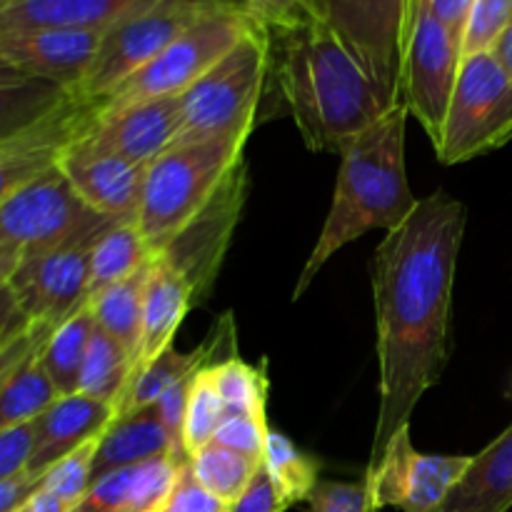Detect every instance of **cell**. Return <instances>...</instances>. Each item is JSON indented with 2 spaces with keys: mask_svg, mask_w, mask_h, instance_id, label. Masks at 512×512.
Listing matches in <instances>:
<instances>
[{
  "mask_svg": "<svg viewBox=\"0 0 512 512\" xmlns=\"http://www.w3.org/2000/svg\"><path fill=\"white\" fill-rule=\"evenodd\" d=\"M315 13L350 45L388 98L400 103L415 0H315Z\"/></svg>",
  "mask_w": 512,
  "mask_h": 512,
  "instance_id": "7c38bea8",
  "label": "cell"
},
{
  "mask_svg": "<svg viewBox=\"0 0 512 512\" xmlns=\"http://www.w3.org/2000/svg\"><path fill=\"white\" fill-rule=\"evenodd\" d=\"M145 168L118 155L65 150L58 170L93 213L110 220H135L143 198Z\"/></svg>",
  "mask_w": 512,
  "mask_h": 512,
  "instance_id": "2e32d148",
  "label": "cell"
},
{
  "mask_svg": "<svg viewBox=\"0 0 512 512\" xmlns=\"http://www.w3.org/2000/svg\"><path fill=\"white\" fill-rule=\"evenodd\" d=\"M113 420L115 408L103 400L88 398L83 393L58 398L38 418V448H35L33 463L25 473L45 475V470L53 468L58 460L73 453L75 448L85 445L88 440L100 438Z\"/></svg>",
  "mask_w": 512,
  "mask_h": 512,
  "instance_id": "d6986e66",
  "label": "cell"
},
{
  "mask_svg": "<svg viewBox=\"0 0 512 512\" xmlns=\"http://www.w3.org/2000/svg\"><path fill=\"white\" fill-rule=\"evenodd\" d=\"M220 8L240 5H223L213 0H163L153 8L118 20L103 33L93 68L75 93L85 100L108 98L123 80L158 58L175 38Z\"/></svg>",
  "mask_w": 512,
  "mask_h": 512,
  "instance_id": "9c48e42d",
  "label": "cell"
},
{
  "mask_svg": "<svg viewBox=\"0 0 512 512\" xmlns=\"http://www.w3.org/2000/svg\"><path fill=\"white\" fill-rule=\"evenodd\" d=\"M15 512H70V505H65L63 500L55 498L48 490H40L25 505H20Z\"/></svg>",
  "mask_w": 512,
  "mask_h": 512,
  "instance_id": "f6af8a7d",
  "label": "cell"
},
{
  "mask_svg": "<svg viewBox=\"0 0 512 512\" xmlns=\"http://www.w3.org/2000/svg\"><path fill=\"white\" fill-rule=\"evenodd\" d=\"M288 508L290 503L263 465L253 478V483H250V488L243 493V498L230 505V512H285Z\"/></svg>",
  "mask_w": 512,
  "mask_h": 512,
  "instance_id": "b9f144b4",
  "label": "cell"
},
{
  "mask_svg": "<svg viewBox=\"0 0 512 512\" xmlns=\"http://www.w3.org/2000/svg\"><path fill=\"white\" fill-rule=\"evenodd\" d=\"M165 455H175V448L168 430L160 423L158 408L150 405V408L133 410V413L115 418L100 435L93 480L103 478L113 470L148 463V460L165 458Z\"/></svg>",
  "mask_w": 512,
  "mask_h": 512,
  "instance_id": "44dd1931",
  "label": "cell"
},
{
  "mask_svg": "<svg viewBox=\"0 0 512 512\" xmlns=\"http://www.w3.org/2000/svg\"><path fill=\"white\" fill-rule=\"evenodd\" d=\"M133 370L135 360L130 358L128 350L115 343L100 325H95L88 355H85L83 370H80L78 393L110 403L118 415V403L128 390Z\"/></svg>",
  "mask_w": 512,
  "mask_h": 512,
  "instance_id": "484cf974",
  "label": "cell"
},
{
  "mask_svg": "<svg viewBox=\"0 0 512 512\" xmlns=\"http://www.w3.org/2000/svg\"><path fill=\"white\" fill-rule=\"evenodd\" d=\"M95 318L90 300H85L68 320L55 328L48 345L43 350V363L50 378L58 385L60 395L78 393L80 370H83L85 355H88L90 338H93Z\"/></svg>",
  "mask_w": 512,
  "mask_h": 512,
  "instance_id": "4316f807",
  "label": "cell"
},
{
  "mask_svg": "<svg viewBox=\"0 0 512 512\" xmlns=\"http://www.w3.org/2000/svg\"><path fill=\"white\" fill-rule=\"evenodd\" d=\"M263 465L290 505L310 500V495L320 485L318 458L300 450L288 435L278 433V430L268 433Z\"/></svg>",
  "mask_w": 512,
  "mask_h": 512,
  "instance_id": "f546056e",
  "label": "cell"
},
{
  "mask_svg": "<svg viewBox=\"0 0 512 512\" xmlns=\"http://www.w3.org/2000/svg\"><path fill=\"white\" fill-rule=\"evenodd\" d=\"M153 260V248L148 245L145 235L140 233L135 220H110L100 230L98 240H95L93 258H90L88 300L128 280L130 275L143 270Z\"/></svg>",
  "mask_w": 512,
  "mask_h": 512,
  "instance_id": "603a6c76",
  "label": "cell"
},
{
  "mask_svg": "<svg viewBox=\"0 0 512 512\" xmlns=\"http://www.w3.org/2000/svg\"><path fill=\"white\" fill-rule=\"evenodd\" d=\"M158 3L163 0H0V33L35 28L108 30L118 20ZM213 3L245 8V0Z\"/></svg>",
  "mask_w": 512,
  "mask_h": 512,
  "instance_id": "e0dca14e",
  "label": "cell"
},
{
  "mask_svg": "<svg viewBox=\"0 0 512 512\" xmlns=\"http://www.w3.org/2000/svg\"><path fill=\"white\" fill-rule=\"evenodd\" d=\"M243 150L245 140H210L165 150L145 168L135 223L155 255L213 200Z\"/></svg>",
  "mask_w": 512,
  "mask_h": 512,
  "instance_id": "5b68a950",
  "label": "cell"
},
{
  "mask_svg": "<svg viewBox=\"0 0 512 512\" xmlns=\"http://www.w3.org/2000/svg\"><path fill=\"white\" fill-rule=\"evenodd\" d=\"M263 468V460H255L250 455L230 450L225 445L213 443L203 445L198 453L190 455V470H193L195 480L223 500L225 505H233L243 498L245 490L250 488L258 470Z\"/></svg>",
  "mask_w": 512,
  "mask_h": 512,
  "instance_id": "83f0119b",
  "label": "cell"
},
{
  "mask_svg": "<svg viewBox=\"0 0 512 512\" xmlns=\"http://www.w3.org/2000/svg\"><path fill=\"white\" fill-rule=\"evenodd\" d=\"M105 30L35 28L0 33L5 73L75 90L95 63Z\"/></svg>",
  "mask_w": 512,
  "mask_h": 512,
  "instance_id": "5bb4252c",
  "label": "cell"
},
{
  "mask_svg": "<svg viewBox=\"0 0 512 512\" xmlns=\"http://www.w3.org/2000/svg\"><path fill=\"white\" fill-rule=\"evenodd\" d=\"M195 305L198 303H195L193 285L155 255L153 265H150L148 285H145L143 340H140V353L135 360L133 375L173 345L180 323Z\"/></svg>",
  "mask_w": 512,
  "mask_h": 512,
  "instance_id": "ffe728a7",
  "label": "cell"
},
{
  "mask_svg": "<svg viewBox=\"0 0 512 512\" xmlns=\"http://www.w3.org/2000/svg\"><path fill=\"white\" fill-rule=\"evenodd\" d=\"M213 383L218 388L225 413H245L265 418L268 405V375L263 368L243 363L240 358H230L225 363L210 365Z\"/></svg>",
  "mask_w": 512,
  "mask_h": 512,
  "instance_id": "4dcf8cb0",
  "label": "cell"
},
{
  "mask_svg": "<svg viewBox=\"0 0 512 512\" xmlns=\"http://www.w3.org/2000/svg\"><path fill=\"white\" fill-rule=\"evenodd\" d=\"M268 78L270 35L253 28L180 95V125L173 148L210 140H248Z\"/></svg>",
  "mask_w": 512,
  "mask_h": 512,
  "instance_id": "277c9868",
  "label": "cell"
},
{
  "mask_svg": "<svg viewBox=\"0 0 512 512\" xmlns=\"http://www.w3.org/2000/svg\"><path fill=\"white\" fill-rule=\"evenodd\" d=\"M178 125L180 95L123 105V108H105L100 103L98 118L73 148L88 150V153L118 155L130 163L150 165L165 150L173 148Z\"/></svg>",
  "mask_w": 512,
  "mask_h": 512,
  "instance_id": "9a60e30c",
  "label": "cell"
},
{
  "mask_svg": "<svg viewBox=\"0 0 512 512\" xmlns=\"http://www.w3.org/2000/svg\"><path fill=\"white\" fill-rule=\"evenodd\" d=\"M512 23V0H475L465 23L460 53L463 58L478 53H493L495 43Z\"/></svg>",
  "mask_w": 512,
  "mask_h": 512,
  "instance_id": "e575fe53",
  "label": "cell"
},
{
  "mask_svg": "<svg viewBox=\"0 0 512 512\" xmlns=\"http://www.w3.org/2000/svg\"><path fill=\"white\" fill-rule=\"evenodd\" d=\"M43 490V475L20 473L0 480V512H15Z\"/></svg>",
  "mask_w": 512,
  "mask_h": 512,
  "instance_id": "7bdbcfd3",
  "label": "cell"
},
{
  "mask_svg": "<svg viewBox=\"0 0 512 512\" xmlns=\"http://www.w3.org/2000/svg\"><path fill=\"white\" fill-rule=\"evenodd\" d=\"M258 25L245 8H220L175 38L158 58L130 75L100 103L105 108L145 103L158 98H178L193 88L213 65H218L245 35Z\"/></svg>",
  "mask_w": 512,
  "mask_h": 512,
  "instance_id": "52a82bcc",
  "label": "cell"
},
{
  "mask_svg": "<svg viewBox=\"0 0 512 512\" xmlns=\"http://www.w3.org/2000/svg\"><path fill=\"white\" fill-rule=\"evenodd\" d=\"M185 460L165 455L113 470L95 480L88 495L70 512H160Z\"/></svg>",
  "mask_w": 512,
  "mask_h": 512,
  "instance_id": "ac0fdd59",
  "label": "cell"
},
{
  "mask_svg": "<svg viewBox=\"0 0 512 512\" xmlns=\"http://www.w3.org/2000/svg\"><path fill=\"white\" fill-rule=\"evenodd\" d=\"M473 465V455L418 453L410 470L403 512H438Z\"/></svg>",
  "mask_w": 512,
  "mask_h": 512,
  "instance_id": "f1b7e54d",
  "label": "cell"
},
{
  "mask_svg": "<svg viewBox=\"0 0 512 512\" xmlns=\"http://www.w3.org/2000/svg\"><path fill=\"white\" fill-rule=\"evenodd\" d=\"M193 378L183 380V383H178L175 388H170L168 393L155 403V408H158V415H160V423H163L165 430H168L178 458H190V455L185 453L183 435H185V415H188L190 385H193Z\"/></svg>",
  "mask_w": 512,
  "mask_h": 512,
  "instance_id": "60d3db41",
  "label": "cell"
},
{
  "mask_svg": "<svg viewBox=\"0 0 512 512\" xmlns=\"http://www.w3.org/2000/svg\"><path fill=\"white\" fill-rule=\"evenodd\" d=\"M108 223L110 220H105L23 265L8 283H3V303L18 310L28 323L50 330L58 328L88 300L90 258L100 230Z\"/></svg>",
  "mask_w": 512,
  "mask_h": 512,
  "instance_id": "8fae6325",
  "label": "cell"
},
{
  "mask_svg": "<svg viewBox=\"0 0 512 512\" xmlns=\"http://www.w3.org/2000/svg\"><path fill=\"white\" fill-rule=\"evenodd\" d=\"M460 40L435 18L428 0L415 3L400 73V103L420 120L433 145L443 133L445 115L458 83Z\"/></svg>",
  "mask_w": 512,
  "mask_h": 512,
  "instance_id": "30bf717a",
  "label": "cell"
},
{
  "mask_svg": "<svg viewBox=\"0 0 512 512\" xmlns=\"http://www.w3.org/2000/svg\"><path fill=\"white\" fill-rule=\"evenodd\" d=\"M268 35L270 78L315 153L343 155L363 130L400 105L318 13Z\"/></svg>",
  "mask_w": 512,
  "mask_h": 512,
  "instance_id": "7a4b0ae2",
  "label": "cell"
},
{
  "mask_svg": "<svg viewBox=\"0 0 512 512\" xmlns=\"http://www.w3.org/2000/svg\"><path fill=\"white\" fill-rule=\"evenodd\" d=\"M512 140V78L493 53L463 58L435 153L443 165L465 163Z\"/></svg>",
  "mask_w": 512,
  "mask_h": 512,
  "instance_id": "ba28073f",
  "label": "cell"
},
{
  "mask_svg": "<svg viewBox=\"0 0 512 512\" xmlns=\"http://www.w3.org/2000/svg\"><path fill=\"white\" fill-rule=\"evenodd\" d=\"M408 115L403 103L395 105L378 123L363 130L340 155L333 205L308 263L300 270L293 300H300L320 268L340 248L363 238L370 230L390 233L415 213L420 198H415L410 190L405 170Z\"/></svg>",
  "mask_w": 512,
  "mask_h": 512,
  "instance_id": "3957f363",
  "label": "cell"
},
{
  "mask_svg": "<svg viewBox=\"0 0 512 512\" xmlns=\"http://www.w3.org/2000/svg\"><path fill=\"white\" fill-rule=\"evenodd\" d=\"M160 512H230V505L210 495L203 485L195 480L193 470H190V458L180 465V473L175 478L173 490H170L168 500H165Z\"/></svg>",
  "mask_w": 512,
  "mask_h": 512,
  "instance_id": "f35d334b",
  "label": "cell"
},
{
  "mask_svg": "<svg viewBox=\"0 0 512 512\" xmlns=\"http://www.w3.org/2000/svg\"><path fill=\"white\" fill-rule=\"evenodd\" d=\"M150 265L153 263H148L123 283L90 298L95 325H100L115 343L123 345L133 360H138L140 340H143V305Z\"/></svg>",
  "mask_w": 512,
  "mask_h": 512,
  "instance_id": "cb8c5ba5",
  "label": "cell"
},
{
  "mask_svg": "<svg viewBox=\"0 0 512 512\" xmlns=\"http://www.w3.org/2000/svg\"><path fill=\"white\" fill-rule=\"evenodd\" d=\"M415 3H418V0H415Z\"/></svg>",
  "mask_w": 512,
  "mask_h": 512,
  "instance_id": "7dc6e473",
  "label": "cell"
},
{
  "mask_svg": "<svg viewBox=\"0 0 512 512\" xmlns=\"http://www.w3.org/2000/svg\"><path fill=\"white\" fill-rule=\"evenodd\" d=\"M248 188V168L243 163L230 170L208 205L158 253L160 260L178 270L195 290V303L210 295L230 248Z\"/></svg>",
  "mask_w": 512,
  "mask_h": 512,
  "instance_id": "4fadbf2b",
  "label": "cell"
},
{
  "mask_svg": "<svg viewBox=\"0 0 512 512\" xmlns=\"http://www.w3.org/2000/svg\"><path fill=\"white\" fill-rule=\"evenodd\" d=\"M415 455H418V450L413 448L408 425V428H403L395 435L393 443H390L388 450L383 453V458H380L378 463L368 465L365 480L370 483L373 498L380 508H388V505L400 508V505H403Z\"/></svg>",
  "mask_w": 512,
  "mask_h": 512,
  "instance_id": "1f68e13d",
  "label": "cell"
},
{
  "mask_svg": "<svg viewBox=\"0 0 512 512\" xmlns=\"http://www.w3.org/2000/svg\"><path fill=\"white\" fill-rule=\"evenodd\" d=\"M40 423H15L8 428H0V480L13 478L25 473L33 463L35 448H38Z\"/></svg>",
  "mask_w": 512,
  "mask_h": 512,
  "instance_id": "74e56055",
  "label": "cell"
},
{
  "mask_svg": "<svg viewBox=\"0 0 512 512\" xmlns=\"http://www.w3.org/2000/svg\"><path fill=\"white\" fill-rule=\"evenodd\" d=\"M373 498L368 480L358 483H333V480H320L315 493L308 500V512H380Z\"/></svg>",
  "mask_w": 512,
  "mask_h": 512,
  "instance_id": "d590c367",
  "label": "cell"
},
{
  "mask_svg": "<svg viewBox=\"0 0 512 512\" xmlns=\"http://www.w3.org/2000/svg\"><path fill=\"white\" fill-rule=\"evenodd\" d=\"M493 55L500 60V65L505 68V73H508L512 78V23L508 25V30L503 33V38L495 43Z\"/></svg>",
  "mask_w": 512,
  "mask_h": 512,
  "instance_id": "bcb514c9",
  "label": "cell"
},
{
  "mask_svg": "<svg viewBox=\"0 0 512 512\" xmlns=\"http://www.w3.org/2000/svg\"><path fill=\"white\" fill-rule=\"evenodd\" d=\"M63 398L43 363V353L18 368L0 373V428L38 420L50 405Z\"/></svg>",
  "mask_w": 512,
  "mask_h": 512,
  "instance_id": "d4e9b609",
  "label": "cell"
},
{
  "mask_svg": "<svg viewBox=\"0 0 512 512\" xmlns=\"http://www.w3.org/2000/svg\"><path fill=\"white\" fill-rule=\"evenodd\" d=\"M468 210L445 190L420 198L415 213L375 248L380 408L370 463L408 428L415 405L448 363L455 268Z\"/></svg>",
  "mask_w": 512,
  "mask_h": 512,
  "instance_id": "6da1fadb",
  "label": "cell"
},
{
  "mask_svg": "<svg viewBox=\"0 0 512 512\" xmlns=\"http://www.w3.org/2000/svg\"><path fill=\"white\" fill-rule=\"evenodd\" d=\"M268 423L258 415L245 413H225L220 420L218 430H215V443L225 445L230 450L250 455L255 460H263L265 445H268Z\"/></svg>",
  "mask_w": 512,
  "mask_h": 512,
  "instance_id": "8d00e7d4",
  "label": "cell"
},
{
  "mask_svg": "<svg viewBox=\"0 0 512 512\" xmlns=\"http://www.w3.org/2000/svg\"><path fill=\"white\" fill-rule=\"evenodd\" d=\"M245 13L260 30L285 28L315 13V0H245Z\"/></svg>",
  "mask_w": 512,
  "mask_h": 512,
  "instance_id": "ab89813d",
  "label": "cell"
},
{
  "mask_svg": "<svg viewBox=\"0 0 512 512\" xmlns=\"http://www.w3.org/2000/svg\"><path fill=\"white\" fill-rule=\"evenodd\" d=\"M512 510V425L478 455L438 512Z\"/></svg>",
  "mask_w": 512,
  "mask_h": 512,
  "instance_id": "7402d4cb",
  "label": "cell"
},
{
  "mask_svg": "<svg viewBox=\"0 0 512 512\" xmlns=\"http://www.w3.org/2000/svg\"><path fill=\"white\" fill-rule=\"evenodd\" d=\"M430 10L435 13V18L450 30L458 40H463L465 23H468V15L473 10L475 0H428Z\"/></svg>",
  "mask_w": 512,
  "mask_h": 512,
  "instance_id": "ee69618b",
  "label": "cell"
},
{
  "mask_svg": "<svg viewBox=\"0 0 512 512\" xmlns=\"http://www.w3.org/2000/svg\"><path fill=\"white\" fill-rule=\"evenodd\" d=\"M100 438L88 440L85 445L75 448L73 453L65 455L63 460L53 465V468L45 470L43 475V490L53 493L55 498L63 500L65 505H70V510L80 503V500L88 495V490L93 488V465L95 455H98Z\"/></svg>",
  "mask_w": 512,
  "mask_h": 512,
  "instance_id": "836d02e7",
  "label": "cell"
},
{
  "mask_svg": "<svg viewBox=\"0 0 512 512\" xmlns=\"http://www.w3.org/2000/svg\"><path fill=\"white\" fill-rule=\"evenodd\" d=\"M105 220L110 218L93 213L58 168L28 180L0 198V283Z\"/></svg>",
  "mask_w": 512,
  "mask_h": 512,
  "instance_id": "8992f818",
  "label": "cell"
},
{
  "mask_svg": "<svg viewBox=\"0 0 512 512\" xmlns=\"http://www.w3.org/2000/svg\"><path fill=\"white\" fill-rule=\"evenodd\" d=\"M225 415V405L220 400L218 388L213 383V373H210V365H205L203 370H198L190 385V403H188V415H185V453L193 455L198 453L203 445L213 443L215 430H218L220 420Z\"/></svg>",
  "mask_w": 512,
  "mask_h": 512,
  "instance_id": "d6a6232c",
  "label": "cell"
}]
</instances>
